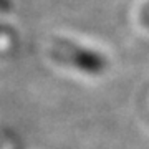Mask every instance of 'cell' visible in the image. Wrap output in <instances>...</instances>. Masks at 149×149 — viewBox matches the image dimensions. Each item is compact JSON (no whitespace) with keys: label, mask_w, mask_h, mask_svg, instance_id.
<instances>
[{"label":"cell","mask_w":149,"mask_h":149,"mask_svg":"<svg viewBox=\"0 0 149 149\" xmlns=\"http://www.w3.org/2000/svg\"><path fill=\"white\" fill-rule=\"evenodd\" d=\"M138 22L146 32H149V0H146L138 8Z\"/></svg>","instance_id":"cell-3"},{"label":"cell","mask_w":149,"mask_h":149,"mask_svg":"<svg viewBox=\"0 0 149 149\" xmlns=\"http://www.w3.org/2000/svg\"><path fill=\"white\" fill-rule=\"evenodd\" d=\"M17 47V30L10 23L0 20V61L7 58Z\"/></svg>","instance_id":"cell-2"},{"label":"cell","mask_w":149,"mask_h":149,"mask_svg":"<svg viewBox=\"0 0 149 149\" xmlns=\"http://www.w3.org/2000/svg\"><path fill=\"white\" fill-rule=\"evenodd\" d=\"M48 58L53 63L86 78H100L109 70V58L98 48L66 37H55L48 43Z\"/></svg>","instance_id":"cell-1"}]
</instances>
